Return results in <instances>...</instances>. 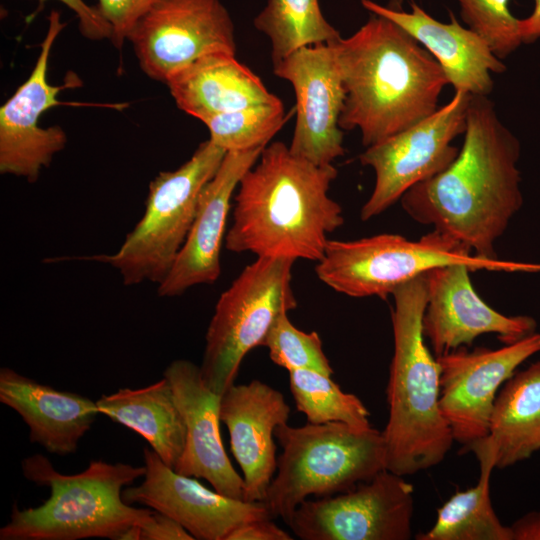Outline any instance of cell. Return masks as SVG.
Wrapping results in <instances>:
<instances>
[{
  "instance_id": "6da1fadb",
  "label": "cell",
  "mask_w": 540,
  "mask_h": 540,
  "mask_svg": "<svg viewBox=\"0 0 540 540\" xmlns=\"http://www.w3.org/2000/svg\"><path fill=\"white\" fill-rule=\"evenodd\" d=\"M521 144L500 120L488 96L471 95L463 145L441 173L410 188L400 199L416 222L432 226L497 260L496 241L522 208Z\"/></svg>"
},
{
  "instance_id": "7a4b0ae2",
  "label": "cell",
  "mask_w": 540,
  "mask_h": 540,
  "mask_svg": "<svg viewBox=\"0 0 540 540\" xmlns=\"http://www.w3.org/2000/svg\"><path fill=\"white\" fill-rule=\"evenodd\" d=\"M337 174L333 164L309 162L283 142L266 145L239 182L226 249L318 262L328 235L344 224L329 196Z\"/></svg>"
},
{
  "instance_id": "3957f363",
  "label": "cell",
  "mask_w": 540,
  "mask_h": 540,
  "mask_svg": "<svg viewBox=\"0 0 540 540\" xmlns=\"http://www.w3.org/2000/svg\"><path fill=\"white\" fill-rule=\"evenodd\" d=\"M345 89L342 130L374 145L432 115L448 79L407 31L374 14L354 34L329 43Z\"/></svg>"
},
{
  "instance_id": "277c9868",
  "label": "cell",
  "mask_w": 540,
  "mask_h": 540,
  "mask_svg": "<svg viewBox=\"0 0 540 540\" xmlns=\"http://www.w3.org/2000/svg\"><path fill=\"white\" fill-rule=\"evenodd\" d=\"M394 351L386 388L388 420L382 431L386 469L413 475L440 464L454 438L439 407L440 367L425 343L424 274L392 293Z\"/></svg>"
},
{
  "instance_id": "5b68a950",
  "label": "cell",
  "mask_w": 540,
  "mask_h": 540,
  "mask_svg": "<svg viewBox=\"0 0 540 540\" xmlns=\"http://www.w3.org/2000/svg\"><path fill=\"white\" fill-rule=\"evenodd\" d=\"M21 466L25 478L48 487L50 495L37 507L19 509L14 504L0 529L1 540H116L129 526H142L154 512L122 498L123 489L144 476L145 466L96 460L84 471L66 475L41 454L26 457Z\"/></svg>"
},
{
  "instance_id": "8992f818",
  "label": "cell",
  "mask_w": 540,
  "mask_h": 540,
  "mask_svg": "<svg viewBox=\"0 0 540 540\" xmlns=\"http://www.w3.org/2000/svg\"><path fill=\"white\" fill-rule=\"evenodd\" d=\"M282 448L277 474L262 503L272 518L287 525L295 509L310 496L346 492L386 468L382 431L358 429L341 422L280 425L274 432Z\"/></svg>"
},
{
  "instance_id": "52a82bcc",
  "label": "cell",
  "mask_w": 540,
  "mask_h": 540,
  "mask_svg": "<svg viewBox=\"0 0 540 540\" xmlns=\"http://www.w3.org/2000/svg\"><path fill=\"white\" fill-rule=\"evenodd\" d=\"M320 281L354 298H386L399 286L445 265L465 263L474 271L540 272V263L485 260L470 248L437 230L409 240L397 234H379L355 240H328L316 262Z\"/></svg>"
},
{
  "instance_id": "ba28073f",
  "label": "cell",
  "mask_w": 540,
  "mask_h": 540,
  "mask_svg": "<svg viewBox=\"0 0 540 540\" xmlns=\"http://www.w3.org/2000/svg\"><path fill=\"white\" fill-rule=\"evenodd\" d=\"M226 151L210 139L173 171L149 184L145 211L112 254L83 259L115 268L125 285L160 284L170 272L191 228L200 193L218 170Z\"/></svg>"
},
{
  "instance_id": "9c48e42d",
  "label": "cell",
  "mask_w": 540,
  "mask_h": 540,
  "mask_svg": "<svg viewBox=\"0 0 540 540\" xmlns=\"http://www.w3.org/2000/svg\"><path fill=\"white\" fill-rule=\"evenodd\" d=\"M295 260L257 257L220 295L205 335L200 370L222 395L235 383L244 357L263 342L276 320L297 307L292 288Z\"/></svg>"
},
{
  "instance_id": "30bf717a",
  "label": "cell",
  "mask_w": 540,
  "mask_h": 540,
  "mask_svg": "<svg viewBox=\"0 0 540 540\" xmlns=\"http://www.w3.org/2000/svg\"><path fill=\"white\" fill-rule=\"evenodd\" d=\"M471 95L455 91L432 115L366 148L359 160L375 173L360 217L368 221L394 205L416 184L444 171L457 157L452 141L464 134Z\"/></svg>"
},
{
  "instance_id": "8fae6325",
  "label": "cell",
  "mask_w": 540,
  "mask_h": 540,
  "mask_svg": "<svg viewBox=\"0 0 540 540\" xmlns=\"http://www.w3.org/2000/svg\"><path fill=\"white\" fill-rule=\"evenodd\" d=\"M403 477L385 468L346 492L308 498L288 526L302 540H409L414 488Z\"/></svg>"
},
{
  "instance_id": "7c38bea8",
  "label": "cell",
  "mask_w": 540,
  "mask_h": 540,
  "mask_svg": "<svg viewBox=\"0 0 540 540\" xmlns=\"http://www.w3.org/2000/svg\"><path fill=\"white\" fill-rule=\"evenodd\" d=\"M127 40L142 71L164 84L206 55L236 54L234 25L220 0H156Z\"/></svg>"
},
{
  "instance_id": "4fadbf2b",
  "label": "cell",
  "mask_w": 540,
  "mask_h": 540,
  "mask_svg": "<svg viewBox=\"0 0 540 540\" xmlns=\"http://www.w3.org/2000/svg\"><path fill=\"white\" fill-rule=\"evenodd\" d=\"M540 352V333L498 349L459 347L437 356L439 407L454 441L463 449L485 438L501 386L527 359ZM462 449V450H463Z\"/></svg>"
},
{
  "instance_id": "5bb4252c",
  "label": "cell",
  "mask_w": 540,
  "mask_h": 540,
  "mask_svg": "<svg viewBox=\"0 0 540 540\" xmlns=\"http://www.w3.org/2000/svg\"><path fill=\"white\" fill-rule=\"evenodd\" d=\"M66 26L61 14L52 10L48 28L40 45L36 63L14 94L0 107V172L37 181L42 168L49 166L53 157L64 149L67 135L59 125L39 126L40 116L58 106V94L64 88L76 86L68 80L63 86L51 85L47 80L49 57L58 35Z\"/></svg>"
},
{
  "instance_id": "9a60e30c",
  "label": "cell",
  "mask_w": 540,
  "mask_h": 540,
  "mask_svg": "<svg viewBox=\"0 0 540 540\" xmlns=\"http://www.w3.org/2000/svg\"><path fill=\"white\" fill-rule=\"evenodd\" d=\"M296 97V123L290 151L316 165H329L344 155L339 119L345 89L329 43L305 46L273 64Z\"/></svg>"
},
{
  "instance_id": "2e32d148",
  "label": "cell",
  "mask_w": 540,
  "mask_h": 540,
  "mask_svg": "<svg viewBox=\"0 0 540 540\" xmlns=\"http://www.w3.org/2000/svg\"><path fill=\"white\" fill-rule=\"evenodd\" d=\"M143 457L144 479L139 485L125 487L123 500L169 516L194 539L225 540L243 523L272 518L262 502H248L210 490L195 477L177 473L148 447L144 448Z\"/></svg>"
},
{
  "instance_id": "e0dca14e",
  "label": "cell",
  "mask_w": 540,
  "mask_h": 540,
  "mask_svg": "<svg viewBox=\"0 0 540 540\" xmlns=\"http://www.w3.org/2000/svg\"><path fill=\"white\" fill-rule=\"evenodd\" d=\"M465 263L436 267L424 274L427 304L422 326L437 356L471 346L484 334H495L511 344L536 332V320L527 315L507 316L490 307L476 293Z\"/></svg>"
},
{
  "instance_id": "ac0fdd59",
  "label": "cell",
  "mask_w": 540,
  "mask_h": 540,
  "mask_svg": "<svg viewBox=\"0 0 540 540\" xmlns=\"http://www.w3.org/2000/svg\"><path fill=\"white\" fill-rule=\"evenodd\" d=\"M263 148L226 152L215 175L200 193L187 238L170 272L158 284L159 296H180L194 286L217 281L232 196Z\"/></svg>"
},
{
  "instance_id": "d6986e66",
  "label": "cell",
  "mask_w": 540,
  "mask_h": 540,
  "mask_svg": "<svg viewBox=\"0 0 540 540\" xmlns=\"http://www.w3.org/2000/svg\"><path fill=\"white\" fill-rule=\"evenodd\" d=\"M163 377L172 387L186 427L185 446L174 470L203 478L218 493L244 500L243 477L232 466L221 438V395L205 384L200 366L186 359L172 361Z\"/></svg>"
},
{
  "instance_id": "ffe728a7",
  "label": "cell",
  "mask_w": 540,
  "mask_h": 540,
  "mask_svg": "<svg viewBox=\"0 0 540 540\" xmlns=\"http://www.w3.org/2000/svg\"><path fill=\"white\" fill-rule=\"evenodd\" d=\"M290 406L283 394L259 380L231 385L220 398L219 417L244 482V500L262 502L277 468L274 432L286 424Z\"/></svg>"
},
{
  "instance_id": "44dd1931",
  "label": "cell",
  "mask_w": 540,
  "mask_h": 540,
  "mask_svg": "<svg viewBox=\"0 0 540 540\" xmlns=\"http://www.w3.org/2000/svg\"><path fill=\"white\" fill-rule=\"evenodd\" d=\"M365 9L398 24L417 40L439 63L455 91L474 96H488L493 88V73H503L506 65L488 43L470 28L463 27L450 12V22L443 23L427 14L415 2L411 11L382 6L361 0Z\"/></svg>"
},
{
  "instance_id": "7402d4cb",
  "label": "cell",
  "mask_w": 540,
  "mask_h": 540,
  "mask_svg": "<svg viewBox=\"0 0 540 540\" xmlns=\"http://www.w3.org/2000/svg\"><path fill=\"white\" fill-rule=\"evenodd\" d=\"M0 402L20 415L31 442L62 456L77 450L99 414L96 401L57 390L8 367L0 369Z\"/></svg>"
},
{
  "instance_id": "603a6c76",
  "label": "cell",
  "mask_w": 540,
  "mask_h": 540,
  "mask_svg": "<svg viewBox=\"0 0 540 540\" xmlns=\"http://www.w3.org/2000/svg\"><path fill=\"white\" fill-rule=\"evenodd\" d=\"M166 85L177 107L201 122L278 98L231 53L206 55L179 71Z\"/></svg>"
},
{
  "instance_id": "cb8c5ba5",
  "label": "cell",
  "mask_w": 540,
  "mask_h": 540,
  "mask_svg": "<svg viewBox=\"0 0 540 540\" xmlns=\"http://www.w3.org/2000/svg\"><path fill=\"white\" fill-rule=\"evenodd\" d=\"M100 414L141 435L162 461L175 468L185 446L186 427L169 381L123 388L96 401Z\"/></svg>"
},
{
  "instance_id": "d4e9b609",
  "label": "cell",
  "mask_w": 540,
  "mask_h": 540,
  "mask_svg": "<svg viewBox=\"0 0 540 540\" xmlns=\"http://www.w3.org/2000/svg\"><path fill=\"white\" fill-rule=\"evenodd\" d=\"M502 469L540 451V359L515 372L499 390L488 435L480 439Z\"/></svg>"
},
{
  "instance_id": "484cf974",
  "label": "cell",
  "mask_w": 540,
  "mask_h": 540,
  "mask_svg": "<svg viewBox=\"0 0 540 540\" xmlns=\"http://www.w3.org/2000/svg\"><path fill=\"white\" fill-rule=\"evenodd\" d=\"M473 452L480 465L475 486L454 493L437 510L434 525L416 536L418 540H512L510 526L501 523L490 498V477L495 467L493 452L475 441L462 450Z\"/></svg>"
},
{
  "instance_id": "4316f807",
  "label": "cell",
  "mask_w": 540,
  "mask_h": 540,
  "mask_svg": "<svg viewBox=\"0 0 540 540\" xmlns=\"http://www.w3.org/2000/svg\"><path fill=\"white\" fill-rule=\"evenodd\" d=\"M254 26L269 39L273 64L299 48L341 37L323 16L319 0H267Z\"/></svg>"
},
{
  "instance_id": "83f0119b",
  "label": "cell",
  "mask_w": 540,
  "mask_h": 540,
  "mask_svg": "<svg viewBox=\"0 0 540 540\" xmlns=\"http://www.w3.org/2000/svg\"><path fill=\"white\" fill-rule=\"evenodd\" d=\"M289 385L296 408L307 422H341L358 429L370 428V413L354 394L341 390L331 376L308 369L289 371Z\"/></svg>"
},
{
  "instance_id": "f1b7e54d",
  "label": "cell",
  "mask_w": 540,
  "mask_h": 540,
  "mask_svg": "<svg viewBox=\"0 0 540 540\" xmlns=\"http://www.w3.org/2000/svg\"><path fill=\"white\" fill-rule=\"evenodd\" d=\"M286 120L284 106L275 101L219 114L203 121L210 140L228 151L265 147Z\"/></svg>"
},
{
  "instance_id": "f546056e",
  "label": "cell",
  "mask_w": 540,
  "mask_h": 540,
  "mask_svg": "<svg viewBox=\"0 0 540 540\" xmlns=\"http://www.w3.org/2000/svg\"><path fill=\"white\" fill-rule=\"evenodd\" d=\"M276 365L291 371L308 369L332 376L334 373L322 347V340L315 331L304 332L282 314L268 332L263 345Z\"/></svg>"
},
{
  "instance_id": "4dcf8cb0",
  "label": "cell",
  "mask_w": 540,
  "mask_h": 540,
  "mask_svg": "<svg viewBox=\"0 0 540 540\" xmlns=\"http://www.w3.org/2000/svg\"><path fill=\"white\" fill-rule=\"evenodd\" d=\"M461 17L480 35L501 60L515 52L522 41L519 19L509 10V0H458Z\"/></svg>"
},
{
  "instance_id": "1f68e13d",
  "label": "cell",
  "mask_w": 540,
  "mask_h": 540,
  "mask_svg": "<svg viewBox=\"0 0 540 540\" xmlns=\"http://www.w3.org/2000/svg\"><path fill=\"white\" fill-rule=\"evenodd\" d=\"M96 5L112 27L111 41L121 48L137 21L156 0H97Z\"/></svg>"
},
{
  "instance_id": "d6a6232c",
  "label": "cell",
  "mask_w": 540,
  "mask_h": 540,
  "mask_svg": "<svg viewBox=\"0 0 540 540\" xmlns=\"http://www.w3.org/2000/svg\"><path fill=\"white\" fill-rule=\"evenodd\" d=\"M58 1L74 12L79 22V30L84 37L90 40H111L112 27L97 6H90L84 0Z\"/></svg>"
},
{
  "instance_id": "836d02e7",
  "label": "cell",
  "mask_w": 540,
  "mask_h": 540,
  "mask_svg": "<svg viewBox=\"0 0 540 540\" xmlns=\"http://www.w3.org/2000/svg\"><path fill=\"white\" fill-rule=\"evenodd\" d=\"M293 537L277 526L272 518L252 520L234 528L225 540H292Z\"/></svg>"
},
{
  "instance_id": "e575fe53",
  "label": "cell",
  "mask_w": 540,
  "mask_h": 540,
  "mask_svg": "<svg viewBox=\"0 0 540 540\" xmlns=\"http://www.w3.org/2000/svg\"><path fill=\"white\" fill-rule=\"evenodd\" d=\"M141 528V540H194V537L182 525L155 510Z\"/></svg>"
},
{
  "instance_id": "d590c367",
  "label": "cell",
  "mask_w": 540,
  "mask_h": 540,
  "mask_svg": "<svg viewBox=\"0 0 540 540\" xmlns=\"http://www.w3.org/2000/svg\"><path fill=\"white\" fill-rule=\"evenodd\" d=\"M512 540H540V511H531L511 526Z\"/></svg>"
},
{
  "instance_id": "8d00e7d4",
  "label": "cell",
  "mask_w": 540,
  "mask_h": 540,
  "mask_svg": "<svg viewBox=\"0 0 540 540\" xmlns=\"http://www.w3.org/2000/svg\"><path fill=\"white\" fill-rule=\"evenodd\" d=\"M519 34L522 44H532L540 40V0H534L531 14L519 19Z\"/></svg>"
},
{
  "instance_id": "74e56055",
  "label": "cell",
  "mask_w": 540,
  "mask_h": 540,
  "mask_svg": "<svg viewBox=\"0 0 540 540\" xmlns=\"http://www.w3.org/2000/svg\"><path fill=\"white\" fill-rule=\"evenodd\" d=\"M141 525H132L126 528L116 540H141Z\"/></svg>"
}]
</instances>
